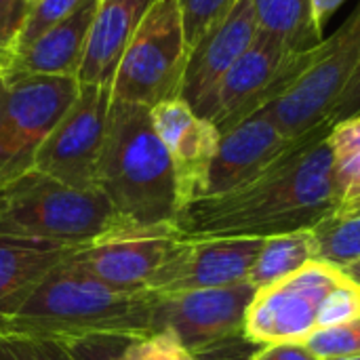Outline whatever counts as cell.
Segmentation results:
<instances>
[{"label":"cell","instance_id":"8d00e7d4","mask_svg":"<svg viewBox=\"0 0 360 360\" xmlns=\"http://www.w3.org/2000/svg\"><path fill=\"white\" fill-rule=\"evenodd\" d=\"M27 2H30V4H32V2H36V0H27Z\"/></svg>","mask_w":360,"mask_h":360},{"label":"cell","instance_id":"5b68a950","mask_svg":"<svg viewBox=\"0 0 360 360\" xmlns=\"http://www.w3.org/2000/svg\"><path fill=\"white\" fill-rule=\"evenodd\" d=\"M188 55L177 0H154L120 57L112 99L152 108L179 97Z\"/></svg>","mask_w":360,"mask_h":360},{"label":"cell","instance_id":"6da1fadb","mask_svg":"<svg viewBox=\"0 0 360 360\" xmlns=\"http://www.w3.org/2000/svg\"><path fill=\"white\" fill-rule=\"evenodd\" d=\"M333 122L306 135L245 186L186 205L175 228L181 238H270L314 230L335 211Z\"/></svg>","mask_w":360,"mask_h":360},{"label":"cell","instance_id":"4dcf8cb0","mask_svg":"<svg viewBox=\"0 0 360 360\" xmlns=\"http://www.w3.org/2000/svg\"><path fill=\"white\" fill-rule=\"evenodd\" d=\"M251 360H319L304 344H272L262 346Z\"/></svg>","mask_w":360,"mask_h":360},{"label":"cell","instance_id":"e575fe53","mask_svg":"<svg viewBox=\"0 0 360 360\" xmlns=\"http://www.w3.org/2000/svg\"><path fill=\"white\" fill-rule=\"evenodd\" d=\"M342 272L354 283V285H359L360 287V259H356V262H352V264H348V266H344L342 268Z\"/></svg>","mask_w":360,"mask_h":360},{"label":"cell","instance_id":"d4e9b609","mask_svg":"<svg viewBox=\"0 0 360 360\" xmlns=\"http://www.w3.org/2000/svg\"><path fill=\"white\" fill-rule=\"evenodd\" d=\"M238 0H177L186 32V42L192 49L213 25H217Z\"/></svg>","mask_w":360,"mask_h":360},{"label":"cell","instance_id":"2e32d148","mask_svg":"<svg viewBox=\"0 0 360 360\" xmlns=\"http://www.w3.org/2000/svg\"><path fill=\"white\" fill-rule=\"evenodd\" d=\"M293 141L283 135L266 108L257 110L221 135L202 196H217L245 186L278 160Z\"/></svg>","mask_w":360,"mask_h":360},{"label":"cell","instance_id":"603a6c76","mask_svg":"<svg viewBox=\"0 0 360 360\" xmlns=\"http://www.w3.org/2000/svg\"><path fill=\"white\" fill-rule=\"evenodd\" d=\"M316 259L344 268L360 259V217L350 221L327 219L314 228Z\"/></svg>","mask_w":360,"mask_h":360},{"label":"cell","instance_id":"ba28073f","mask_svg":"<svg viewBox=\"0 0 360 360\" xmlns=\"http://www.w3.org/2000/svg\"><path fill=\"white\" fill-rule=\"evenodd\" d=\"M346 281L342 268L314 259L289 278L255 293L245 314L243 335L257 348L304 344L319 329L325 302Z\"/></svg>","mask_w":360,"mask_h":360},{"label":"cell","instance_id":"cb8c5ba5","mask_svg":"<svg viewBox=\"0 0 360 360\" xmlns=\"http://www.w3.org/2000/svg\"><path fill=\"white\" fill-rule=\"evenodd\" d=\"M304 346L319 360L360 356V319L333 327H321L304 340Z\"/></svg>","mask_w":360,"mask_h":360},{"label":"cell","instance_id":"d6a6232c","mask_svg":"<svg viewBox=\"0 0 360 360\" xmlns=\"http://www.w3.org/2000/svg\"><path fill=\"white\" fill-rule=\"evenodd\" d=\"M344 0H310V13H312V25L316 34L323 36V27L327 19L342 6Z\"/></svg>","mask_w":360,"mask_h":360},{"label":"cell","instance_id":"7c38bea8","mask_svg":"<svg viewBox=\"0 0 360 360\" xmlns=\"http://www.w3.org/2000/svg\"><path fill=\"white\" fill-rule=\"evenodd\" d=\"M255 293L243 281L217 289L158 295L154 331H173L196 359H202L221 344L243 335L245 314Z\"/></svg>","mask_w":360,"mask_h":360},{"label":"cell","instance_id":"ffe728a7","mask_svg":"<svg viewBox=\"0 0 360 360\" xmlns=\"http://www.w3.org/2000/svg\"><path fill=\"white\" fill-rule=\"evenodd\" d=\"M335 211L329 219L350 221L360 217V114L331 127Z\"/></svg>","mask_w":360,"mask_h":360},{"label":"cell","instance_id":"9a60e30c","mask_svg":"<svg viewBox=\"0 0 360 360\" xmlns=\"http://www.w3.org/2000/svg\"><path fill=\"white\" fill-rule=\"evenodd\" d=\"M150 118L173 162L179 213L186 205L205 194L221 135L211 120L196 116L181 97L152 105Z\"/></svg>","mask_w":360,"mask_h":360},{"label":"cell","instance_id":"e0dca14e","mask_svg":"<svg viewBox=\"0 0 360 360\" xmlns=\"http://www.w3.org/2000/svg\"><path fill=\"white\" fill-rule=\"evenodd\" d=\"M97 0H86L63 21L46 30L32 44L13 53L0 76L32 74V76H68L78 78L82 65Z\"/></svg>","mask_w":360,"mask_h":360},{"label":"cell","instance_id":"484cf974","mask_svg":"<svg viewBox=\"0 0 360 360\" xmlns=\"http://www.w3.org/2000/svg\"><path fill=\"white\" fill-rule=\"evenodd\" d=\"M124 360H198L181 342L169 331H152L141 338H133L124 348Z\"/></svg>","mask_w":360,"mask_h":360},{"label":"cell","instance_id":"d590c367","mask_svg":"<svg viewBox=\"0 0 360 360\" xmlns=\"http://www.w3.org/2000/svg\"><path fill=\"white\" fill-rule=\"evenodd\" d=\"M342 360H360V356H354V359H342Z\"/></svg>","mask_w":360,"mask_h":360},{"label":"cell","instance_id":"8992f818","mask_svg":"<svg viewBox=\"0 0 360 360\" xmlns=\"http://www.w3.org/2000/svg\"><path fill=\"white\" fill-rule=\"evenodd\" d=\"M360 65V0L344 23L323 38L306 68L268 105H264L285 137L297 139L331 122L329 114Z\"/></svg>","mask_w":360,"mask_h":360},{"label":"cell","instance_id":"f1b7e54d","mask_svg":"<svg viewBox=\"0 0 360 360\" xmlns=\"http://www.w3.org/2000/svg\"><path fill=\"white\" fill-rule=\"evenodd\" d=\"M30 13L27 0H0V72L17 49V40Z\"/></svg>","mask_w":360,"mask_h":360},{"label":"cell","instance_id":"5bb4252c","mask_svg":"<svg viewBox=\"0 0 360 360\" xmlns=\"http://www.w3.org/2000/svg\"><path fill=\"white\" fill-rule=\"evenodd\" d=\"M257 32L259 21L253 2L238 0L232 11L190 49L179 97L196 116L209 120L224 76L249 49Z\"/></svg>","mask_w":360,"mask_h":360},{"label":"cell","instance_id":"7402d4cb","mask_svg":"<svg viewBox=\"0 0 360 360\" xmlns=\"http://www.w3.org/2000/svg\"><path fill=\"white\" fill-rule=\"evenodd\" d=\"M259 27L281 38L293 51H308L325 36L312 25L310 0H251Z\"/></svg>","mask_w":360,"mask_h":360},{"label":"cell","instance_id":"44dd1931","mask_svg":"<svg viewBox=\"0 0 360 360\" xmlns=\"http://www.w3.org/2000/svg\"><path fill=\"white\" fill-rule=\"evenodd\" d=\"M316 259L314 230H302L264 238V245L247 274V283L259 291L300 272Z\"/></svg>","mask_w":360,"mask_h":360},{"label":"cell","instance_id":"4316f807","mask_svg":"<svg viewBox=\"0 0 360 360\" xmlns=\"http://www.w3.org/2000/svg\"><path fill=\"white\" fill-rule=\"evenodd\" d=\"M84 2L86 0H36V2H32L25 25L17 40L15 53L23 46L32 44L38 36H42L46 30H51L53 25L63 21L68 15H72Z\"/></svg>","mask_w":360,"mask_h":360},{"label":"cell","instance_id":"836d02e7","mask_svg":"<svg viewBox=\"0 0 360 360\" xmlns=\"http://www.w3.org/2000/svg\"><path fill=\"white\" fill-rule=\"evenodd\" d=\"M0 360H34L25 342L0 338Z\"/></svg>","mask_w":360,"mask_h":360},{"label":"cell","instance_id":"52a82bcc","mask_svg":"<svg viewBox=\"0 0 360 360\" xmlns=\"http://www.w3.org/2000/svg\"><path fill=\"white\" fill-rule=\"evenodd\" d=\"M78 78L0 76V184L32 169L34 156L78 95Z\"/></svg>","mask_w":360,"mask_h":360},{"label":"cell","instance_id":"8fae6325","mask_svg":"<svg viewBox=\"0 0 360 360\" xmlns=\"http://www.w3.org/2000/svg\"><path fill=\"white\" fill-rule=\"evenodd\" d=\"M175 221L135 224L120 219L114 228L76 247L70 262L120 291H148V283L179 240Z\"/></svg>","mask_w":360,"mask_h":360},{"label":"cell","instance_id":"1f68e13d","mask_svg":"<svg viewBox=\"0 0 360 360\" xmlns=\"http://www.w3.org/2000/svg\"><path fill=\"white\" fill-rule=\"evenodd\" d=\"M25 342V340H21ZM30 354L34 356V360H74L61 344L57 342H51V340H32V342H25Z\"/></svg>","mask_w":360,"mask_h":360},{"label":"cell","instance_id":"3957f363","mask_svg":"<svg viewBox=\"0 0 360 360\" xmlns=\"http://www.w3.org/2000/svg\"><path fill=\"white\" fill-rule=\"evenodd\" d=\"M97 190L127 221H175L173 162L152 127L150 108L112 99L97 167Z\"/></svg>","mask_w":360,"mask_h":360},{"label":"cell","instance_id":"277c9868","mask_svg":"<svg viewBox=\"0 0 360 360\" xmlns=\"http://www.w3.org/2000/svg\"><path fill=\"white\" fill-rule=\"evenodd\" d=\"M120 219L101 190H80L32 169L0 184V236L80 247Z\"/></svg>","mask_w":360,"mask_h":360},{"label":"cell","instance_id":"7a4b0ae2","mask_svg":"<svg viewBox=\"0 0 360 360\" xmlns=\"http://www.w3.org/2000/svg\"><path fill=\"white\" fill-rule=\"evenodd\" d=\"M68 257L0 321V338L68 342L86 335L141 338L154 331L156 293L114 289Z\"/></svg>","mask_w":360,"mask_h":360},{"label":"cell","instance_id":"f546056e","mask_svg":"<svg viewBox=\"0 0 360 360\" xmlns=\"http://www.w3.org/2000/svg\"><path fill=\"white\" fill-rule=\"evenodd\" d=\"M354 114H360V65L356 68L354 76L350 78V82L346 84L342 97L338 99L335 108L329 114V120L335 124L344 118H350Z\"/></svg>","mask_w":360,"mask_h":360},{"label":"cell","instance_id":"4fadbf2b","mask_svg":"<svg viewBox=\"0 0 360 360\" xmlns=\"http://www.w3.org/2000/svg\"><path fill=\"white\" fill-rule=\"evenodd\" d=\"M264 238H179L148 283L156 295L217 289L247 281Z\"/></svg>","mask_w":360,"mask_h":360},{"label":"cell","instance_id":"83f0119b","mask_svg":"<svg viewBox=\"0 0 360 360\" xmlns=\"http://www.w3.org/2000/svg\"><path fill=\"white\" fill-rule=\"evenodd\" d=\"M131 340L127 335H86L57 344L74 360H124V348Z\"/></svg>","mask_w":360,"mask_h":360},{"label":"cell","instance_id":"ac0fdd59","mask_svg":"<svg viewBox=\"0 0 360 360\" xmlns=\"http://www.w3.org/2000/svg\"><path fill=\"white\" fill-rule=\"evenodd\" d=\"M154 0H97L78 82L112 86L120 57Z\"/></svg>","mask_w":360,"mask_h":360},{"label":"cell","instance_id":"d6986e66","mask_svg":"<svg viewBox=\"0 0 360 360\" xmlns=\"http://www.w3.org/2000/svg\"><path fill=\"white\" fill-rule=\"evenodd\" d=\"M76 247L0 236V321Z\"/></svg>","mask_w":360,"mask_h":360},{"label":"cell","instance_id":"9c48e42d","mask_svg":"<svg viewBox=\"0 0 360 360\" xmlns=\"http://www.w3.org/2000/svg\"><path fill=\"white\" fill-rule=\"evenodd\" d=\"M312 49L293 51L281 38L259 27L249 49L228 70L217 89L209 120L219 135L272 103L306 68Z\"/></svg>","mask_w":360,"mask_h":360},{"label":"cell","instance_id":"30bf717a","mask_svg":"<svg viewBox=\"0 0 360 360\" xmlns=\"http://www.w3.org/2000/svg\"><path fill=\"white\" fill-rule=\"evenodd\" d=\"M78 84L76 99L38 148L32 171L80 190H97V167L108 131L112 89Z\"/></svg>","mask_w":360,"mask_h":360}]
</instances>
